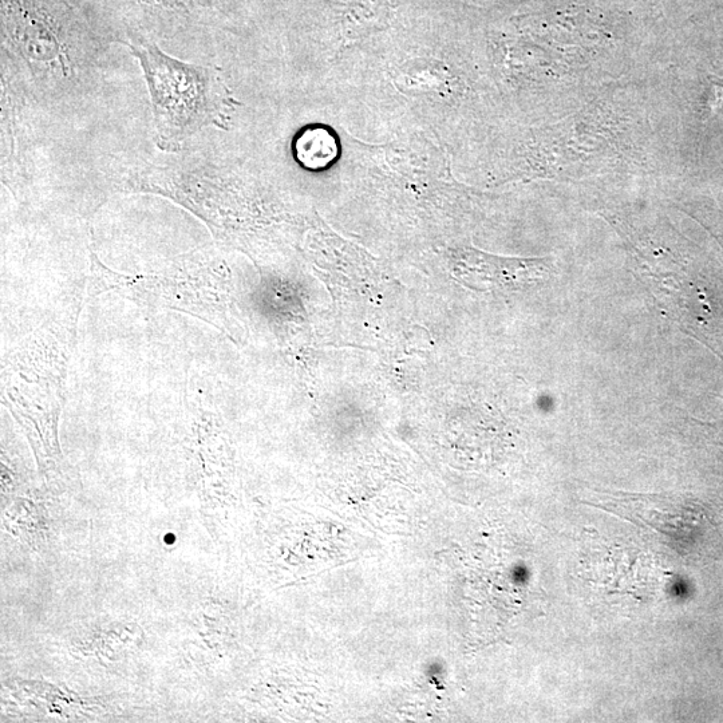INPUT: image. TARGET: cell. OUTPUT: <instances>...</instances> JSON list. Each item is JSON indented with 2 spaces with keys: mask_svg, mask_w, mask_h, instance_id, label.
<instances>
[{
  "mask_svg": "<svg viewBox=\"0 0 723 723\" xmlns=\"http://www.w3.org/2000/svg\"><path fill=\"white\" fill-rule=\"evenodd\" d=\"M128 47L148 84L158 148L177 152L200 130L225 128L236 101L219 69L181 62L150 42Z\"/></svg>",
  "mask_w": 723,
  "mask_h": 723,
  "instance_id": "cell-1",
  "label": "cell"
},
{
  "mask_svg": "<svg viewBox=\"0 0 723 723\" xmlns=\"http://www.w3.org/2000/svg\"><path fill=\"white\" fill-rule=\"evenodd\" d=\"M327 137L326 130L304 129L294 141V154L299 164L307 169L322 168L327 164Z\"/></svg>",
  "mask_w": 723,
  "mask_h": 723,
  "instance_id": "cell-2",
  "label": "cell"
},
{
  "mask_svg": "<svg viewBox=\"0 0 723 723\" xmlns=\"http://www.w3.org/2000/svg\"><path fill=\"white\" fill-rule=\"evenodd\" d=\"M707 116L705 121L718 116L723 112V78L710 77L709 89H707L706 98Z\"/></svg>",
  "mask_w": 723,
  "mask_h": 723,
  "instance_id": "cell-3",
  "label": "cell"
},
{
  "mask_svg": "<svg viewBox=\"0 0 723 723\" xmlns=\"http://www.w3.org/2000/svg\"><path fill=\"white\" fill-rule=\"evenodd\" d=\"M140 2L152 6L154 9L183 11L187 9L189 0H140Z\"/></svg>",
  "mask_w": 723,
  "mask_h": 723,
  "instance_id": "cell-4",
  "label": "cell"
}]
</instances>
